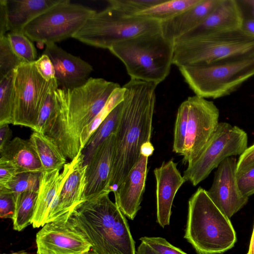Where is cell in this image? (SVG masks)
<instances>
[{
    "label": "cell",
    "mask_w": 254,
    "mask_h": 254,
    "mask_svg": "<svg viewBox=\"0 0 254 254\" xmlns=\"http://www.w3.org/2000/svg\"><path fill=\"white\" fill-rule=\"evenodd\" d=\"M161 22L139 16L127 17L108 6L88 18L73 38L88 45L109 49L114 44L151 31Z\"/></svg>",
    "instance_id": "obj_8"
},
{
    "label": "cell",
    "mask_w": 254,
    "mask_h": 254,
    "mask_svg": "<svg viewBox=\"0 0 254 254\" xmlns=\"http://www.w3.org/2000/svg\"><path fill=\"white\" fill-rule=\"evenodd\" d=\"M56 78L50 81L38 72L34 62L24 63L14 69L13 124L35 129L38 115Z\"/></svg>",
    "instance_id": "obj_11"
},
{
    "label": "cell",
    "mask_w": 254,
    "mask_h": 254,
    "mask_svg": "<svg viewBox=\"0 0 254 254\" xmlns=\"http://www.w3.org/2000/svg\"><path fill=\"white\" fill-rule=\"evenodd\" d=\"M248 135L243 129L219 123L196 159L189 164L183 177L193 186L205 179L226 158L241 155L248 148Z\"/></svg>",
    "instance_id": "obj_10"
},
{
    "label": "cell",
    "mask_w": 254,
    "mask_h": 254,
    "mask_svg": "<svg viewBox=\"0 0 254 254\" xmlns=\"http://www.w3.org/2000/svg\"><path fill=\"white\" fill-rule=\"evenodd\" d=\"M14 70L0 77V125L13 124Z\"/></svg>",
    "instance_id": "obj_28"
},
{
    "label": "cell",
    "mask_w": 254,
    "mask_h": 254,
    "mask_svg": "<svg viewBox=\"0 0 254 254\" xmlns=\"http://www.w3.org/2000/svg\"><path fill=\"white\" fill-rule=\"evenodd\" d=\"M38 191H26L15 197L16 210L12 219L13 227L15 230L20 231L31 224Z\"/></svg>",
    "instance_id": "obj_29"
},
{
    "label": "cell",
    "mask_w": 254,
    "mask_h": 254,
    "mask_svg": "<svg viewBox=\"0 0 254 254\" xmlns=\"http://www.w3.org/2000/svg\"><path fill=\"white\" fill-rule=\"evenodd\" d=\"M8 125H0V150L11 140L12 133Z\"/></svg>",
    "instance_id": "obj_44"
},
{
    "label": "cell",
    "mask_w": 254,
    "mask_h": 254,
    "mask_svg": "<svg viewBox=\"0 0 254 254\" xmlns=\"http://www.w3.org/2000/svg\"><path fill=\"white\" fill-rule=\"evenodd\" d=\"M220 0H200L176 17L161 22V30L167 38L174 41L200 24L215 8Z\"/></svg>",
    "instance_id": "obj_22"
},
{
    "label": "cell",
    "mask_w": 254,
    "mask_h": 254,
    "mask_svg": "<svg viewBox=\"0 0 254 254\" xmlns=\"http://www.w3.org/2000/svg\"><path fill=\"white\" fill-rule=\"evenodd\" d=\"M200 0H166L135 16L152 19L162 22L176 17L199 2Z\"/></svg>",
    "instance_id": "obj_27"
},
{
    "label": "cell",
    "mask_w": 254,
    "mask_h": 254,
    "mask_svg": "<svg viewBox=\"0 0 254 254\" xmlns=\"http://www.w3.org/2000/svg\"><path fill=\"white\" fill-rule=\"evenodd\" d=\"M247 254H254V226Z\"/></svg>",
    "instance_id": "obj_48"
},
{
    "label": "cell",
    "mask_w": 254,
    "mask_h": 254,
    "mask_svg": "<svg viewBox=\"0 0 254 254\" xmlns=\"http://www.w3.org/2000/svg\"><path fill=\"white\" fill-rule=\"evenodd\" d=\"M254 52V35L242 28L214 32L175 42L173 64L209 63Z\"/></svg>",
    "instance_id": "obj_7"
},
{
    "label": "cell",
    "mask_w": 254,
    "mask_h": 254,
    "mask_svg": "<svg viewBox=\"0 0 254 254\" xmlns=\"http://www.w3.org/2000/svg\"><path fill=\"white\" fill-rule=\"evenodd\" d=\"M58 87L56 81L45 98L39 112L37 125L34 131L45 134L47 132L55 113L56 104L55 92Z\"/></svg>",
    "instance_id": "obj_35"
},
{
    "label": "cell",
    "mask_w": 254,
    "mask_h": 254,
    "mask_svg": "<svg viewBox=\"0 0 254 254\" xmlns=\"http://www.w3.org/2000/svg\"><path fill=\"white\" fill-rule=\"evenodd\" d=\"M157 85L130 79L123 86L125 93L115 133L110 192L117 189L138 161L142 144L150 140Z\"/></svg>",
    "instance_id": "obj_1"
},
{
    "label": "cell",
    "mask_w": 254,
    "mask_h": 254,
    "mask_svg": "<svg viewBox=\"0 0 254 254\" xmlns=\"http://www.w3.org/2000/svg\"><path fill=\"white\" fill-rule=\"evenodd\" d=\"M244 19V17L238 1L220 0L215 8L200 24L174 42L214 32L241 29Z\"/></svg>",
    "instance_id": "obj_21"
},
{
    "label": "cell",
    "mask_w": 254,
    "mask_h": 254,
    "mask_svg": "<svg viewBox=\"0 0 254 254\" xmlns=\"http://www.w3.org/2000/svg\"><path fill=\"white\" fill-rule=\"evenodd\" d=\"M242 29L245 31L254 35V19L249 17L244 19Z\"/></svg>",
    "instance_id": "obj_45"
},
{
    "label": "cell",
    "mask_w": 254,
    "mask_h": 254,
    "mask_svg": "<svg viewBox=\"0 0 254 254\" xmlns=\"http://www.w3.org/2000/svg\"><path fill=\"white\" fill-rule=\"evenodd\" d=\"M189 113V105L187 100L179 106L175 121L173 151L182 155L186 139Z\"/></svg>",
    "instance_id": "obj_33"
},
{
    "label": "cell",
    "mask_w": 254,
    "mask_h": 254,
    "mask_svg": "<svg viewBox=\"0 0 254 254\" xmlns=\"http://www.w3.org/2000/svg\"><path fill=\"white\" fill-rule=\"evenodd\" d=\"M60 1V0H6L9 31H21L27 24Z\"/></svg>",
    "instance_id": "obj_24"
},
{
    "label": "cell",
    "mask_w": 254,
    "mask_h": 254,
    "mask_svg": "<svg viewBox=\"0 0 254 254\" xmlns=\"http://www.w3.org/2000/svg\"><path fill=\"white\" fill-rule=\"evenodd\" d=\"M139 240L136 254H188L162 237L145 236Z\"/></svg>",
    "instance_id": "obj_32"
},
{
    "label": "cell",
    "mask_w": 254,
    "mask_h": 254,
    "mask_svg": "<svg viewBox=\"0 0 254 254\" xmlns=\"http://www.w3.org/2000/svg\"><path fill=\"white\" fill-rule=\"evenodd\" d=\"M8 254H28L22 252V253H15Z\"/></svg>",
    "instance_id": "obj_49"
},
{
    "label": "cell",
    "mask_w": 254,
    "mask_h": 254,
    "mask_svg": "<svg viewBox=\"0 0 254 254\" xmlns=\"http://www.w3.org/2000/svg\"><path fill=\"white\" fill-rule=\"evenodd\" d=\"M109 193L82 202L71 216L95 254H136L127 221Z\"/></svg>",
    "instance_id": "obj_3"
},
{
    "label": "cell",
    "mask_w": 254,
    "mask_h": 254,
    "mask_svg": "<svg viewBox=\"0 0 254 254\" xmlns=\"http://www.w3.org/2000/svg\"><path fill=\"white\" fill-rule=\"evenodd\" d=\"M184 238L197 254H222L234 247L236 234L230 219L199 187L189 200Z\"/></svg>",
    "instance_id": "obj_5"
},
{
    "label": "cell",
    "mask_w": 254,
    "mask_h": 254,
    "mask_svg": "<svg viewBox=\"0 0 254 254\" xmlns=\"http://www.w3.org/2000/svg\"><path fill=\"white\" fill-rule=\"evenodd\" d=\"M156 180L157 222L162 227L170 224L171 209L174 197L186 182L172 159L163 162L154 170Z\"/></svg>",
    "instance_id": "obj_18"
},
{
    "label": "cell",
    "mask_w": 254,
    "mask_h": 254,
    "mask_svg": "<svg viewBox=\"0 0 254 254\" xmlns=\"http://www.w3.org/2000/svg\"><path fill=\"white\" fill-rule=\"evenodd\" d=\"M115 134L104 140L85 165L86 186L84 201L109 190L115 146Z\"/></svg>",
    "instance_id": "obj_15"
},
{
    "label": "cell",
    "mask_w": 254,
    "mask_h": 254,
    "mask_svg": "<svg viewBox=\"0 0 254 254\" xmlns=\"http://www.w3.org/2000/svg\"><path fill=\"white\" fill-rule=\"evenodd\" d=\"M154 150V148L150 141L146 142L141 147L140 154L149 157L152 155Z\"/></svg>",
    "instance_id": "obj_46"
},
{
    "label": "cell",
    "mask_w": 254,
    "mask_h": 254,
    "mask_svg": "<svg viewBox=\"0 0 254 254\" xmlns=\"http://www.w3.org/2000/svg\"><path fill=\"white\" fill-rule=\"evenodd\" d=\"M41 173H23L18 174L6 187L12 191L15 197L23 192L38 191Z\"/></svg>",
    "instance_id": "obj_37"
},
{
    "label": "cell",
    "mask_w": 254,
    "mask_h": 254,
    "mask_svg": "<svg viewBox=\"0 0 254 254\" xmlns=\"http://www.w3.org/2000/svg\"><path fill=\"white\" fill-rule=\"evenodd\" d=\"M166 0H109V6L127 17L135 16Z\"/></svg>",
    "instance_id": "obj_34"
},
{
    "label": "cell",
    "mask_w": 254,
    "mask_h": 254,
    "mask_svg": "<svg viewBox=\"0 0 254 254\" xmlns=\"http://www.w3.org/2000/svg\"><path fill=\"white\" fill-rule=\"evenodd\" d=\"M189 105L187 130L182 156L183 162H193L215 132L219 111L212 101L196 95L187 99Z\"/></svg>",
    "instance_id": "obj_12"
},
{
    "label": "cell",
    "mask_w": 254,
    "mask_h": 254,
    "mask_svg": "<svg viewBox=\"0 0 254 254\" xmlns=\"http://www.w3.org/2000/svg\"><path fill=\"white\" fill-rule=\"evenodd\" d=\"M37 254H85L91 245L71 215L46 223L37 233Z\"/></svg>",
    "instance_id": "obj_13"
},
{
    "label": "cell",
    "mask_w": 254,
    "mask_h": 254,
    "mask_svg": "<svg viewBox=\"0 0 254 254\" xmlns=\"http://www.w3.org/2000/svg\"><path fill=\"white\" fill-rule=\"evenodd\" d=\"M35 67L41 76L48 81L55 78V71L50 58L43 54L35 62Z\"/></svg>",
    "instance_id": "obj_41"
},
{
    "label": "cell",
    "mask_w": 254,
    "mask_h": 254,
    "mask_svg": "<svg viewBox=\"0 0 254 254\" xmlns=\"http://www.w3.org/2000/svg\"><path fill=\"white\" fill-rule=\"evenodd\" d=\"M240 1L247 5L250 9L251 14V17L254 19V0H245Z\"/></svg>",
    "instance_id": "obj_47"
},
{
    "label": "cell",
    "mask_w": 254,
    "mask_h": 254,
    "mask_svg": "<svg viewBox=\"0 0 254 254\" xmlns=\"http://www.w3.org/2000/svg\"><path fill=\"white\" fill-rule=\"evenodd\" d=\"M179 69L195 95L219 98L230 95L254 76V52Z\"/></svg>",
    "instance_id": "obj_6"
},
{
    "label": "cell",
    "mask_w": 254,
    "mask_h": 254,
    "mask_svg": "<svg viewBox=\"0 0 254 254\" xmlns=\"http://www.w3.org/2000/svg\"><path fill=\"white\" fill-rule=\"evenodd\" d=\"M125 89L123 87L116 88L111 95L106 104L90 124L84 129L80 136V144L83 150L89 138L108 115L118 104L124 100Z\"/></svg>",
    "instance_id": "obj_30"
},
{
    "label": "cell",
    "mask_w": 254,
    "mask_h": 254,
    "mask_svg": "<svg viewBox=\"0 0 254 254\" xmlns=\"http://www.w3.org/2000/svg\"><path fill=\"white\" fill-rule=\"evenodd\" d=\"M24 63L12 50L6 36L0 37V77Z\"/></svg>",
    "instance_id": "obj_36"
},
{
    "label": "cell",
    "mask_w": 254,
    "mask_h": 254,
    "mask_svg": "<svg viewBox=\"0 0 254 254\" xmlns=\"http://www.w3.org/2000/svg\"><path fill=\"white\" fill-rule=\"evenodd\" d=\"M6 1L0 0V37L5 36L6 32L9 31Z\"/></svg>",
    "instance_id": "obj_43"
},
{
    "label": "cell",
    "mask_w": 254,
    "mask_h": 254,
    "mask_svg": "<svg viewBox=\"0 0 254 254\" xmlns=\"http://www.w3.org/2000/svg\"><path fill=\"white\" fill-rule=\"evenodd\" d=\"M1 159L8 161L23 173L44 171L38 155L29 139L16 137L0 150Z\"/></svg>",
    "instance_id": "obj_23"
},
{
    "label": "cell",
    "mask_w": 254,
    "mask_h": 254,
    "mask_svg": "<svg viewBox=\"0 0 254 254\" xmlns=\"http://www.w3.org/2000/svg\"><path fill=\"white\" fill-rule=\"evenodd\" d=\"M6 36L14 53L23 62L32 63L37 60V52L32 41L22 31L9 32Z\"/></svg>",
    "instance_id": "obj_31"
},
{
    "label": "cell",
    "mask_w": 254,
    "mask_h": 254,
    "mask_svg": "<svg viewBox=\"0 0 254 254\" xmlns=\"http://www.w3.org/2000/svg\"><path fill=\"white\" fill-rule=\"evenodd\" d=\"M254 165V143L240 156L237 163V173L245 170Z\"/></svg>",
    "instance_id": "obj_42"
},
{
    "label": "cell",
    "mask_w": 254,
    "mask_h": 254,
    "mask_svg": "<svg viewBox=\"0 0 254 254\" xmlns=\"http://www.w3.org/2000/svg\"><path fill=\"white\" fill-rule=\"evenodd\" d=\"M236 158L228 157L218 166L207 194L217 208L229 219L241 209L249 197L241 193L236 180Z\"/></svg>",
    "instance_id": "obj_14"
},
{
    "label": "cell",
    "mask_w": 254,
    "mask_h": 254,
    "mask_svg": "<svg viewBox=\"0 0 254 254\" xmlns=\"http://www.w3.org/2000/svg\"><path fill=\"white\" fill-rule=\"evenodd\" d=\"M96 10L60 0L27 24L22 31L32 41L46 44L73 37Z\"/></svg>",
    "instance_id": "obj_9"
},
{
    "label": "cell",
    "mask_w": 254,
    "mask_h": 254,
    "mask_svg": "<svg viewBox=\"0 0 254 254\" xmlns=\"http://www.w3.org/2000/svg\"><path fill=\"white\" fill-rule=\"evenodd\" d=\"M236 180L242 194L247 197L254 194V165L236 173Z\"/></svg>",
    "instance_id": "obj_39"
},
{
    "label": "cell",
    "mask_w": 254,
    "mask_h": 254,
    "mask_svg": "<svg viewBox=\"0 0 254 254\" xmlns=\"http://www.w3.org/2000/svg\"><path fill=\"white\" fill-rule=\"evenodd\" d=\"M43 54L53 63L60 88L70 89L84 84L93 70L89 63L67 53L56 43L46 44Z\"/></svg>",
    "instance_id": "obj_16"
},
{
    "label": "cell",
    "mask_w": 254,
    "mask_h": 254,
    "mask_svg": "<svg viewBox=\"0 0 254 254\" xmlns=\"http://www.w3.org/2000/svg\"><path fill=\"white\" fill-rule=\"evenodd\" d=\"M174 47L160 29L120 41L109 50L123 63L130 79L158 85L170 73Z\"/></svg>",
    "instance_id": "obj_4"
},
{
    "label": "cell",
    "mask_w": 254,
    "mask_h": 254,
    "mask_svg": "<svg viewBox=\"0 0 254 254\" xmlns=\"http://www.w3.org/2000/svg\"><path fill=\"white\" fill-rule=\"evenodd\" d=\"M85 254H95V253L93 251H90L88 253H86Z\"/></svg>",
    "instance_id": "obj_50"
},
{
    "label": "cell",
    "mask_w": 254,
    "mask_h": 254,
    "mask_svg": "<svg viewBox=\"0 0 254 254\" xmlns=\"http://www.w3.org/2000/svg\"><path fill=\"white\" fill-rule=\"evenodd\" d=\"M15 210L14 193L7 188H0V217L12 219Z\"/></svg>",
    "instance_id": "obj_38"
},
{
    "label": "cell",
    "mask_w": 254,
    "mask_h": 254,
    "mask_svg": "<svg viewBox=\"0 0 254 254\" xmlns=\"http://www.w3.org/2000/svg\"><path fill=\"white\" fill-rule=\"evenodd\" d=\"M123 101L112 110L89 138L82 151L84 165L96 148L110 135L115 133L122 112Z\"/></svg>",
    "instance_id": "obj_26"
},
{
    "label": "cell",
    "mask_w": 254,
    "mask_h": 254,
    "mask_svg": "<svg viewBox=\"0 0 254 254\" xmlns=\"http://www.w3.org/2000/svg\"><path fill=\"white\" fill-rule=\"evenodd\" d=\"M148 157L141 155L125 180L113 191L115 203L125 216L133 220L141 208L145 190Z\"/></svg>",
    "instance_id": "obj_19"
},
{
    "label": "cell",
    "mask_w": 254,
    "mask_h": 254,
    "mask_svg": "<svg viewBox=\"0 0 254 254\" xmlns=\"http://www.w3.org/2000/svg\"><path fill=\"white\" fill-rule=\"evenodd\" d=\"M40 160L44 171L61 170L66 158L54 140L47 135L34 131L29 139Z\"/></svg>",
    "instance_id": "obj_25"
},
{
    "label": "cell",
    "mask_w": 254,
    "mask_h": 254,
    "mask_svg": "<svg viewBox=\"0 0 254 254\" xmlns=\"http://www.w3.org/2000/svg\"><path fill=\"white\" fill-rule=\"evenodd\" d=\"M118 83L90 77L83 84L55 90L56 108L46 135L52 138L66 159L72 161L82 150L80 136L104 107Z\"/></svg>",
    "instance_id": "obj_2"
},
{
    "label": "cell",
    "mask_w": 254,
    "mask_h": 254,
    "mask_svg": "<svg viewBox=\"0 0 254 254\" xmlns=\"http://www.w3.org/2000/svg\"><path fill=\"white\" fill-rule=\"evenodd\" d=\"M84 158L81 151L72 160V169L61 190L56 207L48 216L47 223L71 215L84 201L86 169Z\"/></svg>",
    "instance_id": "obj_20"
},
{
    "label": "cell",
    "mask_w": 254,
    "mask_h": 254,
    "mask_svg": "<svg viewBox=\"0 0 254 254\" xmlns=\"http://www.w3.org/2000/svg\"><path fill=\"white\" fill-rule=\"evenodd\" d=\"M19 174V170L13 164L0 158V188L6 187Z\"/></svg>",
    "instance_id": "obj_40"
},
{
    "label": "cell",
    "mask_w": 254,
    "mask_h": 254,
    "mask_svg": "<svg viewBox=\"0 0 254 254\" xmlns=\"http://www.w3.org/2000/svg\"><path fill=\"white\" fill-rule=\"evenodd\" d=\"M72 161L60 170L45 171L41 173L35 208L31 224L33 228L44 226L49 215L56 207L64 184L70 174Z\"/></svg>",
    "instance_id": "obj_17"
}]
</instances>
